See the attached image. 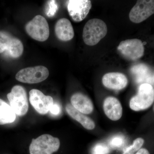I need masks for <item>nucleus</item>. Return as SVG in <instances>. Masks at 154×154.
<instances>
[{
  "label": "nucleus",
  "mask_w": 154,
  "mask_h": 154,
  "mask_svg": "<svg viewBox=\"0 0 154 154\" xmlns=\"http://www.w3.org/2000/svg\"><path fill=\"white\" fill-rule=\"evenodd\" d=\"M28 35L34 40L44 42L49 37V26L47 20L41 15H37L25 25Z\"/></svg>",
  "instance_id": "39448f33"
},
{
  "label": "nucleus",
  "mask_w": 154,
  "mask_h": 154,
  "mask_svg": "<svg viewBox=\"0 0 154 154\" xmlns=\"http://www.w3.org/2000/svg\"><path fill=\"white\" fill-rule=\"evenodd\" d=\"M103 109L105 115L113 121H117L122 115V107L118 99L113 96L105 99L103 103Z\"/></svg>",
  "instance_id": "ddd939ff"
},
{
  "label": "nucleus",
  "mask_w": 154,
  "mask_h": 154,
  "mask_svg": "<svg viewBox=\"0 0 154 154\" xmlns=\"http://www.w3.org/2000/svg\"><path fill=\"white\" fill-rule=\"evenodd\" d=\"M102 83L108 89L121 90L128 85V79L125 75L119 72H110L103 76Z\"/></svg>",
  "instance_id": "f8f14e48"
},
{
  "label": "nucleus",
  "mask_w": 154,
  "mask_h": 154,
  "mask_svg": "<svg viewBox=\"0 0 154 154\" xmlns=\"http://www.w3.org/2000/svg\"><path fill=\"white\" fill-rule=\"evenodd\" d=\"M66 110L69 115L76 120L85 128L88 130H93L95 127L94 121L87 116L78 111L70 104H69L66 107Z\"/></svg>",
  "instance_id": "f3484780"
},
{
  "label": "nucleus",
  "mask_w": 154,
  "mask_h": 154,
  "mask_svg": "<svg viewBox=\"0 0 154 154\" xmlns=\"http://www.w3.org/2000/svg\"><path fill=\"white\" fill-rule=\"evenodd\" d=\"M144 140L142 138H138L134 141L133 143L128 147L122 154H135L140 149L141 147L143 145Z\"/></svg>",
  "instance_id": "6ab92c4d"
},
{
  "label": "nucleus",
  "mask_w": 154,
  "mask_h": 154,
  "mask_svg": "<svg viewBox=\"0 0 154 154\" xmlns=\"http://www.w3.org/2000/svg\"><path fill=\"white\" fill-rule=\"evenodd\" d=\"M107 31V25L104 21L98 19H90L83 29V40L87 45H96L106 36Z\"/></svg>",
  "instance_id": "f257e3e1"
},
{
  "label": "nucleus",
  "mask_w": 154,
  "mask_h": 154,
  "mask_svg": "<svg viewBox=\"0 0 154 154\" xmlns=\"http://www.w3.org/2000/svg\"><path fill=\"white\" fill-rule=\"evenodd\" d=\"M55 1H50L48 2V8L47 11L48 16L52 17L55 14L57 11L58 7L56 4Z\"/></svg>",
  "instance_id": "4be33fe9"
},
{
  "label": "nucleus",
  "mask_w": 154,
  "mask_h": 154,
  "mask_svg": "<svg viewBox=\"0 0 154 154\" xmlns=\"http://www.w3.org/2000/svg\"><path fill=\"white\" fill-rule=\"evenodd\" d=\"M61 109L60 106L57 104H54L51 107L49 111L53 115L57 116L60 113Z\"/></svg>",
  "instance_id": "5701e85b"
},
{
  "label": "nucleus",
  "mask_w": 154,
  "mask_h": 154,
  "mask_svg": "<svg viewBox=\"0 0 154 154\" xmlns=\"http://www.w3.org/2000/svg\"><path fill=\"white\" fill-rule=\"evenodd\" d=\"M54 31L57 37L61 41H69L74 36V31L71 23L66 18L58 20L55 24Z\"/></svg>",
  "instance_id": "4468645a"
},
{
  "label": "nucleus",
  "mask_w": 154,
  "mask_h": 154,
  "mask_svg": "<svg viewBox=\"0 0 154 154\" xmlns=\"http://www.w3.org/2000/svg\"><path fill=\"white\" fill-rule=\"evenodd\" d=\"M91 7V1L89 0H70L67 3L69 14L76 22L84 20L89 14Z\"/></svg>",
  "instance_id": "9b49d317"
},
{
  "label": "nucleus",
  "mask_w": 154,
  "mask_h": 154,
  "mask_svg": "<svg viewBox=\"0 0 154 154\" xmlns=\"http://www.w3.org/2000/svg\"><path fill=\"white\" fill-rule=\"evenodd\" d=\"M117 50L124 57L132 60L140 58L144 52L142 42L137 38L122 41L118 45Z\"/></svg>",
  "instance_id": "6e6552de"
},
{
  "label": "nucleus",
  "mask_w": 154,
  "mask_h": 154,
  "mask_svg": "<svg viewBox=\"0 0 154 154\" xmlns=\"http://www.w3.org/2000/svg\"><path fill=\"white\" fill-rule=\"evenodd\" d=\"M29 101L36 112L42 115L48 113L54 103L52 97L45 96L36 89H32L29 92Z\"/></svg>",
  "instance_id": "9d476101"
},
{
  "label": "nucleus",
  "mask_w": 154,
  "mask_h": 154,
  "mask_svg": "<svg viewBox=\"0 0 154 154\" xmlns=\"http://www.w3.org/2000/svg\"><path fill=\"white\" fill-rule=\"evenodd\" d=\"M72 106L83 114H89L94 110V105L91 99L81 93H76L71 98Z\"/></svg>",
  "instance_id": "2eb2a0df"
},
{
  "label": "nucleus",
  "mask_w": 154,
  "mask_h": 154,
  "mask_svg": "<svg viewBox=\"0 0 154 154\" xmlns=\"http://www.w3.org/2000/svg\"><path fill=\"white\" fill-rule=\"evenodd\" d=\"M49 75V71L47 68L38 66L20 70L16 74V79L22 83L37 84L46 80Z\"/></svg>",
  "instance_id": "423d86ee"
},
{
  "label": "nucleus",
  "mask_w": 154,
  "mask_h": 154,
  "mask_svg": "<svg viewBox=\"0 0 154 154\" xmlns=\"http://www.w3.org/2000/svg\"><path fill=\"white\" fill-rule=\"evenodd\" d=\"M110 152V148L108 146L104 143H99L92 149V154H108Z\"/></svg>",
  "instance_id": "412c9836"
},
{
  "label": "nucleus",
  "mask_w": 154,
  "mask_h": 154,
  "mask_svg": "<svg viewBox=\"0 0 154 154\" xmlns=\"http://www.w3.org/2000/svg\"><path fill=\"white\" fill-rule=\"evenodd\" d=\"M125 139L124 136L120 135L114 136L110 139L109 144L111 147L114 149L119 148L124 145Z\"/></svg>",
  "instance_id": "aec40b11"
},
{
  "label": "nucleus",
  "mask_w": 154,
  "mask_h": 154,
  "mask_svg": "<svg viewBox=\"0 0 154 154\" xmlns=\"http://www.w3.org/2000/svg\"><path fill=\"white\" fill-rule=\"evenodd\" d=\"M60 146V141L58 138L43 134L32 140L29 152L30 154H52L58 150Z\"/></svg>",
  "instance_id": "f03ea898"
},
{
  "label": "nucleus",
  "mask_w": 154,
  "mask_h": 154,
  "mask_svg": "<svg viewBox=\"0 0 154 154\" xmlns=\"http://www.w3.org/2000/svg\"><path fill=\"white\" fill-rule=\"evenodd\" d=\"M135 154H150L149 152L146 149H140Z\"/></svg>",
  "instance_id": "b1692460"
},
{
  "label": "nucleus",
  "mask_w": 154,
  "mask_h": 154,
  "mask_svg": "<svg viewBox=\"0 0 154 154\" xmlns=\"http://www.w3.org/2000/svg\"><path fill=\"white\" fill-rule=\"evenodd\" d=\"M154 14V0L137 1L129 13L131 22L139 23Z\"/></svg>",
  "instance_id": "1a4fd4ad"
},
{
  "label": "nucleus",
  "mask_w": 154,
  "mask_h": 154,
  "mask_svg": "<svg viewBox=\"0 0 154 154\" xmlns=\"http://www.w3.org/2000/svg\"><path fill=\"white\" fill-rule=\"evenodd\" d=\"M23 51L21 40L6 31L0 30V54L6 51L11 57L17 58L21 56Z\"/></svg>",
  "instance_id": "0eeeda50"
},
{
  "label": "nucleus",
  "mask_w": 154,
  "mask_h": 154,
  "mask_svg": "<svg viewBox=\"0 0 154 154\" xmlns=\"http://www.w3.org/2000/svg\"><path fill=\"white\" fill-rule=\"evenodd\" d=\"M10 106L19 116L25 115L28 112V103L27 93L25 88L20 85L14 86L11 93L7 95Z\"/></svg>",
  "instance_id": "20e7f679"
},
{
  "label": "nucleus",
  "mask_w": 154,
  "mask_h": 154,
  "mask_svg": "<svg viewBox=\"0 0 154 154\" xmlns=\"http://www.w3.org/2000/svg\"><path fill=\"white\" fill-rule=\"evenodd\" d=\"M154 101V89L149 84H141L137 94L130 101L129 106L131 110L138 111L149 108Z\"/></svg>",
  "instance_id": "7ed1b4c3"
},
{
  "label": "nucleus",
  "mask_w": 154,
  "mask_h": 154,
  "mask_svg": "<svg viewBox=\"0 0 154 154\" xmlns=\"http://www.w3.org/2000/svg\"><path fill=\"white\" fill-rule=\"evenodd\" d=\"M16 119V113L11 106L0 99V125L13 123Z\"/></svg>",
  "instance_id": "a211bd4d"
},
{
  "label": "nucleus",
  "mask_w": 154,
  "mask_h": 154,
  "mask_svg": "<svg viewBox=\"0 0 154 154\" xmlns=\"http://www.w3.org/2000/svg\"><path fill=\"white\" fill-rule=\"evenodd\" d=\"M131 72L138 84H149L152 81V75L148 67L143 64L134 66L131 69Z\"/></svg>",
  "instance_id": "dca6fc26"
},
{
  "label": "nucleus",
  "mask_w": 154,
  "mask_h": 154,
  "mask_svg": "<svg viewBox=\"0 0 154 154\" xmlns=\"http://www.w3.org/2000/svg\"><path fill=\"white\" fill-rule=\"evenodd\" d=\"M153 110H154V107H153Z\"/></svg>",
  "instance_id": "393cba45"
}]
</instances>
